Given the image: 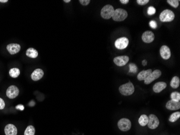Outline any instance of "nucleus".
<instances>
[{
  "label": "nucleus",
  "instance_id": "1",
  "mask_svg": "<svg viewBox=\"0 0 180 135\" xmlns=\"http://www.w3.org/2000/svg\"><path fill=\"white\" fill-rule=\"evenodd\" d=\"M119 90L120 93L124 96H130L134 93L135 89L133 83L129 81L128 83L121 85L119 87Z\"/></svg>",
  "mask_w": 180,
  "mask_h": 135
},
{
  "label": "nucleus",
  "instance_id": "2",
  "mask_svg": "<svg viewBox=\"0 0 180 135\" xmlns=\"http://www.w3.org/2000/svg\"><path fill=\"white\" fill-rule=\"evenodd\" d=\"M128 16L127 12L125 10L121 8H118L114 10L112 19L114 21L117 22L123 21L126 19Z\"/></svg>",
  "mask_w": 180,
  "mask_h": 135
},
{
  "label": "nucleus",
  "instance_id": "3",
  "mask_svg": "<svg viewBox=\"0 0 180 135\" xmlns=\"http://www.w3.org/2000/svg\"><path fill=\"white\" fill-rule=\"evenodd\" d=\"M175 18L174 13L171 10H164L160 15V19L162 22H171Z\"/></svg>",
  "mask_w": 180,
  "mask_h": 135
},
{
  "label": "nucleus",
  "instance_id": "4",
  "mask_svg": "<svg viewBox=\"0 0 180 135\" xmlns=\"http://www.w3.org/2000/svg\"><path fill=\"white\" fill-rule=\"evenodd\" d=\"M114 9L113 6L110 4H108L105 6L101 10V16L103 19H108L112 17L113 15Z\"/></svg>",
  "mask_w": 180,
  "mask_h": 135
},
{
  "label": "nucleus",
  "instance_id": "5",
  "mask_svg": "<svg viewBox=\"0 0 180 135\" xmlns=\"http://www.w3.org/2000/svg\"><path fill=\"white\" fill-rule=\"evenodd\" d=\"M131 122L130 119L127 118H121L118 123V126L121 131H127L131 128Z\"/></svg>",
  "mask_w": 180,
  "mask_h": 135
},
{
  "label": "nucleus",
  "instance_id": "6",
  "mask_svg": "<svg viewBox=\"0 0 180 135\" xmlns=\"http://www.w3.org/2000/svg\"><path fill=\"white\" fill-rule=\"evenodd\" d=\"M128 43H129L128 39L125 37H123L117 39L115 42V46L117 49L123 50L126 48L128 45Z\"/></svg>",
  "mask_w": 180,
  "mask_h": 135
},
{
  "label": "nucleus",
  "instance_id": "7",
  "mask_svg": "<svg viewBox=\"0 0 180 135\" xmlns=\"http://www.w3.org/2000/svg\"><path fill=\"white\" fill-rule=\"evenodd\" d=\"M159 124H160L159 120L155 115L151 114L149 116L148 122L147 125L149 129H155L157 128L158 126H159Z\"/></svg>",
  "mask_w": 180,
  "mask_h": 135
},
{
  "label": "nucleus",
  "instance_id": "8",
  "mask_svg": "<svg viewBox=\"0 0 180 135\" xmlns=\"http://www.w3.org/2000/svg\"><path fill=\"white\" fill-rule=\"evenodd\" d=\"M19 89L15 85L10 86L6 90V95L8 98L13 99L16 98L19 94Z\"/></svg>",
  "mask_w": 180,
  "mask_h": 135
},
{
  "label": "nucleus",
  "instance_id": "9",
  "mask_svg": "<svg viewBox=\"0 0 180 135\" xmlns=\"http://www.w3.org/2000/svg\"><path fill=\"white\" fill-rule=\"evenodd\" d=\"M161 75V71L160 70H155L152 71V73L149 75L145 80H144L145 84H149L151 83L152 82L160 77Z\"/></svg>",
  "mask_w": 180,
  "mask_h": 135
},
{
  "label": "nucleus",
  "instance_id": "10",
  "mask_svg": "<svg viewBox=\"0 0 180 135\" xmlns=\"http://www.w3.org/2000/svg\"><path fill=\"white\" fill-rule=\"evenodd\" d=\"M130 58L127 56H120L114 58V63L119 67H123L126 65Z\"/></svg>",
  "mask_w": 180,
  "mask_h": 135
},
{
  "label": "nucleus",
  "instance_id": "11",
  "mask_svg": "<svg viewBox=\"0 0 180 135\" xmlns=\"http://www.w3.org/2000/svg\"><path fill=\"white\" fill-rule=\"evenodd\" d=\"M155 39V36L153 32L151 31H146L143 32L142 35V41L146 43H151Z\"/></svg>",
  "mask_w": 180,
  "mask_h": 135
},
{
  "label": "nucleus",
  "instance_id": "12",
  "mask_svg": "<svg viewBox=\"0 0 180 135\" xmlns=\"http://www.w3.org/2000/svg\"><path fill=\"white\" fill-rule=\"evenodd\" d=\"M21 48V45L16 43H11L6 46V49L11 55H15L18 53Z\"/></svg>",
  "mask_w": 180,
  "mask_h": 135
},
{
  "label": "nucleus",
  "instance_id": "13",
  "mask_svg": "<svg viewBox=\"0 0 180 135\" xmlns=\"http://www.w3.org/2000/svg\"><path fill=\"white\" fill-rule=\"evenodd\" d=\"M160 52L162 58L164 60H168L171 57V50L167 45H162L160 48Z\"/></svg>",
  "mask_w": 180,
  "mask_h": 135
},
{
  "label": "nucleus",
  "instance_id": "14",
  "mask_svg": "<svg viewBox=\"0 0 180 135\" xmlns=\"http://www.w3.org/2000/svg\"><path fill=\"white\" fill-rule=\"evenodd\" d=\"M44 75V71L41 69H37L32 72L31 75L32 80L34 81L41 80Z\"/></svg>",
  "mask_w": 180,
  "mask_h": 135
},
{
  "label": "nucleus",
  "instance_id": "15",
  "mask_svg": "<svg viewBox=\"0 0 180 135\" xmlns=\"http://www.w3.org/2000/svg\"><path fill=\"white\" fill-rule=\"evenodd\" d=\"M4 132L6 135H16L17 134V129L14 125L9 124L6 126Z\"/></svg>",
  "mask_w": 180,
  "mask_h": 135
},
{
  "label": "nucleus",
  "instance_id": "16",
  "mask_svg": "<svg viewBox=\"0 0 180 135\" xmlns=\"http://www.w3.org/2000/svg\"><path fill=\"white\" fill-rule=\"evenodd\" d=\"M166 108L170 110H176L180 108V102L174 101L173 100L169 101L166 104Z\"/></svg>",
  "mask_w": 180,
  "mask_h": 135
},
{
  "label": "nucleus",
  "instance_id": "17",
  "mask_svg": "<svg viewBox=\"0 0 180 135\" xmlns=\"http://www.w3.org/2000/svg\"><path fill=\"white\" fill-rule=\"evenodd\" d=\"M167 87V84L164 82H159L155 83L153 87V89L155 93H159Z\"/></svg>",
  "mask_w": 180,
  "mask_h": 135
},
{
  "label": "nucleus",
  "instance_id": "18",
  "mask_svg": "<svg viewBox=\"0 0 180 135\" xmlns=\"http://www.w3.org/2000/svg\"><path fill=\"white\" fill-rule=\"evenodd\" d=\"M152 73V69L141 71L138 75L137 78L139 80H145Z\"/></svg>",
  "mask_w": 180,
  "mask_h": 135
},
{
  "label": "nucleus",
  "instance_id": "19",
  "mask_svg": "<svg viewBox=\"0 0 180 135\" xmlns=\"http://www.w3.org/2000/svg\"><path fill=\"white\" fill-rule=\"evenodd\" d=\"M26 55L32 58H36L38 55V52L36 49L32 48L28 49L26 52Z\"/></svg>",
  "mask_w": 180,
  "mask_h": 135
},
{
  "label": "nucleus",
  "instance_id": "20",
  "mask_svg": "<svg viewBox=\"0 0 180 135\" xmlns=\"http://www.w3.org/2000/svg\"><path fill=\"white\" fill-rule=\"evenodd\" d=\"M148 122V117L146 115H142L140 117L139 119V123L142 126H146Z\"/></svg>",
  "mask_w": 180,
  "mask_h": 135
},
{
  "label": "nucleus",
  "instance_id": "21",
  "mask_svg": "<svg viewBox=\"0 0 180 135\" xmlns=\"http://www.w3.org/2000/svg\"><path fill=\"white\" fill-rule=\"evenodd\" d=\"M180 78L177 76H174L171 82V86L174 89H176L180 85Z\"/></svg>",
  "mask_w": 180,
  "mask_h": 135
},
{
  "label": "nucleus",
  "instance_id": "22",
  "mask_svg": "<svg viewBox=\"0 0 180 135\" xmlns=\"http://www.w3.org/2000/svg\"><path fill=\"white\" fill-rule=\"evenodd\" d=\"M19 74H20V71L18 68H11L9 70L10 76L13 78H17L19 77Z\"/></svg>",
  "mask_w": 180,
  "mask_h": 135
},
{
  "label": "nucleus",
  "instance_id": "23",
  "mask_svg": "<svg viewBox=\"0 0 180 135\" xmlns=\"http://www.w3.org/2000/svg\"><path fill=\"white\" fill-rule=\"evenodd\" d=\"M180 117V113L179 111L173 113L169 117V121L171 122H175L179 119Z\"/></svg>",
  "mask_w": 180,
  "mask_h": 135
},
{
  "label": "nucleus",
  "instance_id": "24",
  "mask_svg": "<svg viewBox=\"0 0 180 135\" xmlns=\"http://www.w3.org/2000/svg\"><path fill=\"white\" fill-rule=\"evenodd\" d=\"M35 129L33 126H28L25 130L24 135H35Z\"/></svg>",
  "mask_w": 180,
  "mask_h": 135
},
{
  "label": "nucleus",
  "instance_id": "25",
  "mask_svg": "<svg viewBox=\"0 0 180 135\" xmlns=\"http://www.w3.org/2000/svg\"><path fill=\"white\" fill-rule=\"evenodd\" d=\"M171 100L176 102H180V93L178 92H173L171 93Z\"/></svg>",
  "mask_w": 180,
  "mask_h": 135
},
{
  "label": "nucleus",
  "instance_id": "26",
  "mask_svg": "<svg viewBox=\"0 0 180 135\" xmlns=\"http://www.w3.org/2000/svg\"><path fill=\"white\" fill-rule=\"evenodd\" d=\"M167 2L168 4L171 5V6L174 7L175 8H176L179 5L180 1L179 0L178 1L177 0H168Z\"/></svg>",
  "mask_w": 180,
  "mask_h": 135
},
{
  "label": "nucleus",
  "instance_id": "27",
  "mask_svg": "<svg viewBox=\"0 0 180 135\" xmlns=\"http://www.w3.org/2000/svg\"><path fill=\"white\" fill-rule=\"evenodd\" d=\"M129 68H130L129 72L131 73H136L138 70L137 66L134 63H130L129 65Z\"/></svg>",
  "mask_w": 180,
  "mask_h": 135
},
{
  "label": "nucleus",
  "instance_id": "28",
  "mask_svg": "<svg viewBox=\"0 0 180 135\" xmlns=\"http://www.w3.org/2000/svg\"><path fill=\"white\" fill-rule=\"evenodd\" d=\"M155 13H156V9L154 7L152 6L148 7V10H147V13L149 15H153L155 14Z\"/></svg>",
  "mask_w": 180,
  "mask_h": 135
},
{
  "label": "nucleus",
  "instance_id": "29",
  "mask_svg": "<svg viewBox=\"0 0 180 135\" xmlns=\"http://www.w3.org/2000/svg\"><path fill=\"white\" fill-rule=\"evenodd\" d=\"M136 2H137V3L139 4V5L143 6V5H145L146 4L148 3L149 1V0H137Z\"/></svg>",
  "mask_w": 180,
  "mask_h": 135
},
{
  "label": "nucleus",
  "instance_id": "30",
  "mask_svg": "<svg viewBox=\"0 0 180 135\" xmlns=\"http://www.w3.org/2000/svg\"><path fill=\"white\" fill-rule=\"evenodd\" d=\"M79 2L81 4H82V6H86L88 5L91 1L90 0H79Z\"/></svg>",
  "mask_w": 180,
  "mask_h": 135
},
{
  "label": "nucleus",
  "instance_id": "31",
  "mask_svg": "<svg viewBox=\"0 0 180 135\" xmlns=\"http://www.w3.org/2000/svg\"><path fill=\"white\" fill-rule=\"evenodd\" d=\"M149 26L153 29H155L157 27V24H156V22H155V21L152 20L151 21H150V22H149Z\"/></svg>",
  "mask_w": 180,
  "mask_h": 135
},
{
  "label": "nucleus",
  "instance_id": "32",
  "mask_svg": "<svg viewBox=\"0 0 180 135\" xmlns=\"http://www.w3.org/2000/svg\"><path fill=\"white\" fill-rule=\"evenodd\" d=\"M5 107V103L3 99L0 98V110H2Z\"/></svg>",
  "mask_w": 180,
  "mask_h": 135
},
{
  "label": "nucleus",
  "instance_id": "33",
  "mask_svg": "<svg viewBox=\"0 0 180 135\" xmlns=\"http://www.w3.org/2000/svg\"><path fill=\"white\" fill-rule=\"evenodd\" d=\"M16 108L17 109H19L21 111H23L24 109V107L23 105H18L17 106H16Z\"/></svg>",
  "mask_w": 180,
  "mask_h": 135
},
{
  "label": "nucleus",
  "instance_id": "34",
  "mask_svg": "<svg viewBox=\"0 0 180 135\" xmlns=\"http://www.w3.org/2000/svg\"><path fill=\"white\" fill-rule=\"evenodd\" d=\"M120 2L121 3L125 4H127L130 1L129 0H120Z\"/></svg>",
  "mask_w": 180,
  "mask_h": 135
},
{
  "label": "nucleus",
  "instance_id": "35",
  "mask_svg": "<svg viewBox=\"0 0 180 135\" xmlns=\"http://www.w3.org/2000/svg\"><path fill=\"white\" fill-rule=\"evenodd\" d=\"M142 65H143V66H146V65H147V61H146V60H145L142 61Z\"/></svg>",
  "mask_w": 180,
  "mask_h": 135
},
{
  "label": "nucleus",
  "instance_id": "36",
  "mask_svg": "<svg viewBox=\"0 0 180 135\" xmlns=\"http://www.w3.org/2000/svg\"><path fill=\"white\" fill-rule=\"evenodd\" d=\"M8 1V0H0V2L2 3H6Z\"/></svg>",
  "mask_w": 180,
  "mask_h": 135
},
{
  "label": "nucleus",
  "instance_id": "37",
  "mask_svg": "<svg viewBox=\"0 0 180 135\" xmlns=\"http://www.w3.org/2000/svg\"><path fill=\"white\" fill-rule=\"evenodd\" d=\"M64 2L65 3H69L70 2H71L70 0H64Z\"/></svg>",
  "mask_w": 180,
  "mask_h": 135
}]
</instances>
